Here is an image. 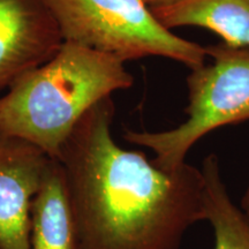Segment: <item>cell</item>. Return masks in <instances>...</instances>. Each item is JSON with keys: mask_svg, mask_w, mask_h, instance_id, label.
<instances>
[{"mask_svg": "<svg viewBox=\"0 0 249 249\" xmlns=\"http://www.w3.org/2000/svg\"><path fill=\"white\" fill-rule=\"evenodd\" d=\"M107 97L79 121L57 160L66 181L79 249H180L186 232L207 222L201 169H160L112 136Z\"/></svg>", "mask_w": 249, "mask_h": 249, "instance_id": "cell-1", "label": "cell"}, {"mask_svg": "<svg viewBox=\"0 0 249 249\" xmlns=\"http://www.w3.org/2000/svg\"><path fill=\"white\" fill-rule=\"evenodd\" d=\"M133 83L124 61L64 42L53 57L0 96V133L26 140L57 160L87 112Z\"/></svg>", "mask_w": 249, "mask_h": 249, "instance_id": "cell-2", "label": "cell"}, {"mask_svg": "<svg viewBox=\"0 0 249 249\" xmlns=\"http://www.w3.org/2000/svg\"><path fill=\"white\" fill-rule=\"evenodd\" d=\"M205 50L211 62L187 77V119L172 129L124 133L127 142L150 149L152 161L163 170L185 164L188 151L207 134L249 120V49L220 43Z\"/></svg>", "mask_w": 249, "mask_h": 249, "instance_id": "cell-3", "label": "cell"}, {"mask_svg": "<svg viewBox=\"0 0 249 249\" xmlns=\"http://www.w3.org/2000/svg\"><path fill=\"white\" fill-rule=\"evenodd\" d=\"M64 42L121 61L161 57L191 70L203 66L207 50L177 36L142 0H46Z\"/></svg>", "mask_w": 249, "mask_h": 249, "instance_id": "cell-4", "label": "cell"}, {"mask_svg": "<svg viewBox=\"0 0 249 249\" xmlns=\"http://www.w3.org/2000/svg\"><path fill=\"white\" fill-rule=\"evenodd\" d=\"M53 158L0 133V249H30L31 207Z\"/></svg>", "mask_w": 249, "mask_h": 249, "instance_id": "cell-5", "label": "cell"}, {"mask_svg": "<svg viewBox=\"0 0 249 249\" xmlns=\"http://www.w3.org/2000/svg\"><path fill=\"white\" fill-rule=\"evenodd\" d=\"M62 44L46 0H0V91L51 59Z\"/></svg>", "mask_w": 249, "mask_h": 249, "instance_id": "cell-6", "label": "cell"}, {"mask_svg": "<svg viewBox=\"0 0 249 249\" xmlns=\"http://www.w3.org/2000/svg\"><path fill=\"white\" fill-rule=\"evenodd\" d=\"M30 249H79L64 171L57 160L33 201Z\"/></svg>", "mask_w": 249, "mask_h": 249, "instance_id": "cell-7", "label": "cell"}, {"mask_svg": "<svg viewBox=\"0 0 249 249\" xmlns=\"http://www.w3.org/2000/svg\"><path fill=\"white\" fill-rule=\"evenodd\" d=\"M151 11L170 30L204 28L217 34L227 45L249 49V0H183Z\"/></svg>", "mask_w": 249, "mask_h": 249, "instance_id": "cell-8", "label": "cell"}, {"mask_svg": "<svg viewBox=\"0 0 249 249\" xmlns=\"http://www.w3.org/2000/svg\"><path fill=\"white\" fill-rule=\"evenodd\" d=\"M201 170L207 188V222L214 234L213 249H249V223L227 193L216 156H208Z\"/></svg>", "mask_w": 249, "mask_h": 249, "instance_id": "cell-9", "label": "cell"}, {"mask_svg": "<svg viewBox=\"0 0 249 249\" xmlns=\"http://www.w3.org/2000/svg\"><path fill=\"white\" fill-rule=\"evenodd\" d=\"M149 8H161V7H169V6H173L179 4V2L183 1V0H142Z\"/></svg>", "mask_w": 249, "mask_h": 249, "instance_id": "cell-10", "label": "cell"}, {"mask_svg": "<svg viewBox=\"0 0 249 249\" xmlns=\"http://www.w3.org/2000/svg\"><path fill=\"white\" fill-rule=\"evenodd\" d=\"M240 209L242 211V213L245 214L246 219H247L249 223V181H248L247 188H246V191L244 193V196H242Z\"/></svg>", "mask_w": 249, "mask_h": 249, "instance_id": "cell-11", "label": "cell"}]
</instances>
